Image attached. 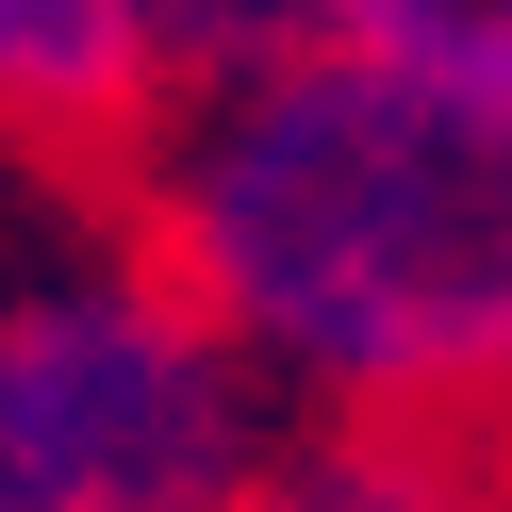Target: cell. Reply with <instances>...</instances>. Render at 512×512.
Here are the masks:
<instances>
[{
    "label": "cell",
    "mask_w": 512,
    "mask_h": 512,
    "mask_svg": "<svg viewBox=\"0 0 512 512\" xmlns=\"http://www.w3.org/2000/svg\"><path fill=\"white\" fill-rule=\"evenodd\" d=\"M166 281L298 397V430H512V67L298 34L199 67L116 149Z\"/></svg>",
    "instance_id": "obj_1"
},
{
    "label": "cell",
    "mask_w": 512,
    "mask_h": 512,
    "mask_svg": "<svg viewBox=\"0 0 512 512\" xmlns=\"http://www.w3.org/2000/svg\"><path fill=\"white\" fill-rule=\"evenodd\" d=\"M298 397L166 281L149 232L0 248V512H232L314 479Z\"/></svg>",
    "instance_id": "obj_2"
},
{
    "label": "cell",
    "mask_w": 512,
    "mask_h": 512,
    "mask_svg": "<svg viewBox=\"0 0 512 512\" xmlns=\"http://www.w3.org/2000/svg\"><path fill=\"white\" fill-rule=\"evenodd\" d=\"M166 100V50H149V0H0V149H50V166H116Z\"/></svg>",
    "instance_id": "obj_3"
},
{
    "label": "cell",
    "mask_w": 512,
    "mask_h": 512,
    "mask_svg": "<svg viewBox=\"0 0 512 512\" xmlns=\"http://www.w3.org/2000/svg\"><path fill=\"white\" fill-rule=\"evenodd\" d=\"M298 34H331V0H149V50H166V83L248 67V50H298Z\"/></svg>",
    "instance_id": "obj_4"
},
{
    "label": "cell",
    "mask_w": 512,
    "mask_h": 512,
    "mask_svg": "<svg viewBox=\"0 0 512 512\" xmlns=\"http://www.w3.org/2000/svg\"><path fill=\"white\" fill-rule=\"evenodd\" d=\"M347 34H397V50H463V67H512V0H331Z\"/></svg>",
    "instance_id": "obj_5"
}]
</instances>
